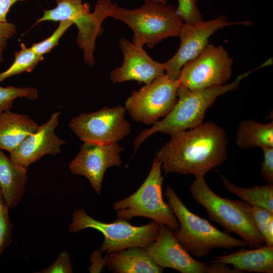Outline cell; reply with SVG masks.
I'll return each mask as SVG.
<instances>
[{
	"label": "cell",
	"instance_id": "7a4b0ae2",
	"mask_svg": "<svg viewBox=\"0 0 273 273\" xmlns=\"http://www.w3.org/2000/svg\"><path fill=\"white\" fill-rule=\"evenodd\" d=\"M253 71L239 75L230 83L196 90L179 86L177 99L170 111L161 120L140 132L133 141L136 151L141 145L152 134L160 132L168 134L188 130L202 124L208 108L217 98L236 90L244 78Z\"/></svg>",
	"mask_w": 273,
	"mask_h": 273
},
{
	"label": "cell",
	"instance_id": "f546056e",
	"mask_svg": "<svg viewBox=\"0 0 273 273\" xmlns=\"http://www.w3.org/2000/svg\"><path fill=\"white\" fill-rule=\"evenodd\" d=\"M263 159L261 165L260 174L268 184L273 185V147L261 149Z\"/></svg>",
	"mask_w": 273,
	"mask_h": 273
},
{
	"label": "cell",
	"instance_id": "d4e9b609",
	"mask_svg": "<svg viewBox=\"0 0 273 273\" xmlns=\"http://www.w3.org/2000/svg\"><path fill=\"white\" fill-rule=\"evenodd\" d=\"M54 32L45 39L34 43L31 49L36 54L43 56L50 52L54 48L59 45V42L67 30L73 23L70 20L61 21Z\"/></svg>",
	"mask_w": 273,
	"mask_h": 273
},
{
	"label": "cell",
	"instance_id": "ac0fdd59",
	"mask_svg": "<svg viewBox=\"0 0 273 273\" xmlns=\"http://www.w3.org/2000/svg\"><path fill=\"white\" fill-rule=\"evenodd\" d=\"M109 269L116 273H160L163 268L151 258L145 247H131L107 254Z\"/></svg>",
	"mask_w": 273,
	"mask_h": 273
},
{
	"label": "cell",
	"instance_id": "44dd1931",
	"mask_svg": "<svg viewBox=\"0 0 273 273\" xmlns=\"http://www.w3.org/2000/svg\"><path fill=\"white\" fill-rule=\"evenodd\" d=\"M236 144L241 149L273 147V121L262 123L251 119L242 120L238 124Z\"/></svg>",
	"mask_w": 273,
	"mask_h": 273
},
{
	"label": "cell",
	"instance_id": "8992f818",
	"mask_svg": "<svg viewBox=\"0 0 273 273\" xmlns=\"http://www.w3.org/2000/svg\"><path fill=\"white\" fill-rule=\"evenodd\" d=\"M194 199L204 207L210 219L235 233L252 248L265 244L242 201L221 197L208 186L204 176L195 177L190 187Z\"/></svg>",
	"mask_w": 273,
	"mask_h": 273
},
{
	"label": "cell",
	"instance_id": "2e32d148",
	"mask_svg": "<svg viewBox=\"0 0 273 273\" xmlns=\"http://www.w3.org/2000/svg\"><path fill=\"white\" fill-rule=\"evenodd\" d=\"M119 45L123 62L121 66L111 71L110 78L113 83L134 80L147 84L165 74L164 63L153 59L143 47L125 38L120 39Z\"/></svg>",
	"mask_w": 273,
	"mask_h": 273
},
{
	"label": "cell",
	"instance_id": "4fadbf2b",
	"mask_svg": "<svg viewBox=\"0 0 273 273\" xmlns=\"http://www.w3.org/2000/svg\"><path fill=\"white\" fill-rule=\"evenodd\" d=\"M151 258L162 268H171L181 273H221V263L208 264L196 259L177 241L172 231L160 225L155 241L145 247Z\"/></svg>",
	"mask_w": 273,
	"mask_h": 273
},
{
	"label": "cell",
	"instance_id": "7c38bea8",
	"mask_svg": "<svg viewBox=\"0 0 273 273\" xmlns=\"http://www.w3.org/2000/svg\"><path fill=\"white\" fill-rule=\"evenodd\" d=\"M249 21L230 22L224 15L197 23L184 22L178 37L180 44L175 54L164 63L169 78L178 79L183 66L197 57L208 44L209 37L217 30L231 25H248Z\"/></svg>",
	"mask_w": 273,
	"mask_h": 273
},
{
	"label": "cell",
	"instance_id": "8fae6325",
	"mask_svg": "<svg viewBox=\"0 0 273 273\" xmlns=\"http://www.w3.org/2000/svg\"><path fill=\"white\" fill-rule=\"evenodd\" d=\"M233 60L222 46L208 44L195 58L182 67L180 86L196 90L226 84L232 73Z\"/></svg>",
	"mask_w": 273,
	"mask_h": 273
},
{
	"label": "cell",
	"instance_id": "cb8c5ba5",
	"mask_svg": "<svg viewBox=\"0 0 273 273\" xmlns=\"http://www.w3.org/2000/svg\"><path fill=\"white\" fill-rule=\"evenodd\" d=\"M18 98L35 100L39 98L38 90L35 88L29 86H0V114L10 110L13 107L14 100Z\"/></svg>",
	"mask_w": 273,
	"mask_h": 273
},
{
	"label": "cell",
	"instance_id": "f1b7e54d",
	"mask_svg": "<svg viewBox=\"0 0 273 273\" xmlns=\"http://www.w3.org/2000/svg\"><path fill=\"white\" fill-rule=\"evenodd\" d=\"M38 273H72L73 269L70 256L67 251L63 250L58 255L55 261Z\"/></svg>",
	"mask_w": 273,
	"mask_h": 273
},
{
	"label": "cell",
	"instance_id": "277c9868",
	"mask_svg": "<svg viewBox=\"0 0 273 273\" xmlns=\"http://www.w3.org/2000/svg\"><path fill=\"white\" fill-rule=\"evenodd\" d=\"M145 2L134 9L117 5L111 16L131 29L134 33L132 42L153 48L166 38L178 36L184 21L176 8L153 1Z\"/></svg>",
	"mask_w": 273,
	"mask_h": 273
},
{
	"label": "cell",
	"instance_id": "6da1fadb",
	"mask_svg": "<svg viewBox=\"0 0 273 273\" xmlns=\"http://www.w3.org/2000/svg\"><path fill=\"white\" fill-rule=\"evenodd\" d=\"M228 139L224 128L212 122L170 135L156 153L165 174L205 176L227 158Z\"/></svg>",
	"mask_w": 273,
	"mask_h": 273
},
{
	"label": "cell",
	"instance_id": "9c48e42d",
	"mask_svg": "<svg viewBox=\"0 0 273 273\" xmlns=\"http://www.w3.org/2000/svg\"><path fill=\"white\" fill-rule=\"evenodd\" d=\"M179 86L178 79L164 74L133 91L125 102L126 111L134 121L153 125L173 108Z\"/></svg>",
	"mask_w": 273,
	"mask_h": 273
},
{
	"label": "cell",
	"instance_id": "484cf974",
	"mask_svg": "<svg viewBox=\"0 0 273 273\" xmlns=\"http://www.w3.org/2000/svg\"><path fill=\"white\" fill-rule=\"evenodd\" d=\"M9 210L0 194V257L5 249L11 244L13 240V225Z\"/></svg>",
	"mask_w": 273,
	"mask_h": 273
},
{
	"label": "cell",
	"instance_id": "30bf717a",
	"mask_svg": "<svg viewBox=\"0 0 273 273\" xmlns=\"http://www.w3.org/2000/svg\"><path fill=\"white\" fill-rule=\"evenodd\" d=\"M125 113V107L121 105L105 107L96 111L80 114L70 121L69 126L83 143H117L131 131Z\"/></svg>",
	"mask_w": 273,
	"mask_h": 273
},
{
	"label": "cell",
	"instance_id": "3957f363",
	"mask_svg": "<svg viewBox=\"0 0 273 273\" xmlns=\"http://www.w3.org/2000/svg\"><path fill=\"white\" fill-rule=\"evenodd\" d=\"M165 195L178 223L179 228L172 231L180 245L193 257L207 256L215 248L232 249L245 247L247 244L242 239L222 232L208 221L191 211L170 186Z\"/></svg>",
	"mask_w": 273,
	"mask_h": 273
},
{
	"label": "cell",
	"instance_id": "603a6c76",
	"mask_svg": "<svg viewBox=\"0 0 273 273\" xmlns=\"http://www.w3.org/2000/svg\"><path fill=\"white\" fill-rule=\"evenodd\" d=\"M20 47V50L15 54L14 61L12 65L0 73V83L12 76L24 72H31L43 60V56L36 54L24 43H21Z\"/></svg>",
	"mask_w": 273,
	"mask_h": 273
},
{
	"label": "cell",
	"instance_id": "e575fe53",
	"mask_svg": "<svg viewBox=\"0 0 273 273\" xmlns=\"http://www.w3.org/2000/svg\"><path fill=\"white\" fill-rule=\"evenodd\" d=\"M145 1H153L154 2L160 3L163 4H167V0H144Z\"/></svg>",
	"mask_w": 273,
	"mask_h": 273
},
{
	"label": "cell",
	"instance_id": "e0dca14e",
	"mask_svg": "<svg viewBox=\"0 0 273 273\" xmlns=\"http://www.w3.org/2000/svg\"><path fill=\"white\" fill-rule=\"evenodd\" d=\"M210 262L232 265L239 273L243 271L272 273L273 246L265 244L251 250L241 247L233 253L213 258Z\"/></svg>",
	"mask_w": 273,
	"mask_h": 273
},
{
	"label": "cell",
	"instance_id": "5b68a950",
	"mask_svg": "<svg viewBox=\"0 0 273 273\" xmlns=\"http://www.w3.org/2000/svg\"><path fill=\"white\" fill-rule=\"evenodd\" d=\"M55 8L44 10L35 24L51 21L60 22L70 20L78 30L76 42L83 50L84 63L93 66L96 63L94 57L97 37L102 32L101 25L104 20L111 17L117 5L111 0H98L94 11H90L89 3L82 0H56Z\"/></svg>",
	"mask_w": 273,
	"mask_h": 273
},
{
	"label": "cell",
	"instance_id": "7402d4cb",
	"mask_svg": "<svg viewBox=\"0 0 273 273\" xmlns=\"http://www.w3.org/2000/svg\"><path fill=\"white\" fill-rule=\"evenodd\" d=\"M219 174L223 187L230 193L251 205L261 207L273 212V185L242 188L232 184L222 174Z\"/></svg>",
	"mask_w": 273,
	"mask_h": 273
},
{
	"label": "cell",
	"instance_id": "d6a6232c",
	"mask_svg": "<svg viewBox=\"0 0 273 273\" xmlns=\"http://www.w3.org/2000/svg\"><path fill=\"white\" fill-rule=\"evenodd\" d=\"M27 0H0V22H7V16L11 8L18 2Z\"/></svg>",
	"mask_w": 273,
	"mask_h": 273
},
{
	"label": "cell",
	"instance_id": "836d02e7",
	"mask_svg": "<svg viewBox=\"0 0 273 273\" xmlns=\"http://www.w3.org/2000/svg\"><path fill=\"white\" fill-rule=\"evenodd\" d=\"M264 239L266 245L273 246V216L268 221Z\"/></svg>",
	"mask_w": 273,
	"mask_h": 273
},
{
	"label": "cell",
	"instance_id": "4dcf8cb0",
	"mask_svg": "<svg viewBox=\"0 0 273 273\" xmlns=\"http://www.w3.org/2000/svg\"><path fill=\"white\" fill-rule=\"evenodd\" d=\"M17 32L15 25L12 23L0 22V63L3 61V52L8 40Z\"/></svg>",
	"mask_w": 273,
	"mask_h": 273
},
{
	"label": "cell",
	"instance_id": "4316f807",
	"mask_svg": "<svg viewBox=\"0 0 273 273\" xmlns=\"http://www.w3.org/2000/svg\"><path fill=\"white\" fill-rule=\"evenodd\" d=\"M242 201L255 227L264 238L267 223L270 218L273 216V212L264 208L251 205L244 201Z\"/></svg>",
	"mask_w": 273,
	"mask_h": 273
},
{
	"label": "cell",
	"instance_id": "ffe728a7",
	"mask_svg": "<svg viewBox=\"0 0 273 273\" xmlns=\"http://www.w3.org/2000/svg\"><path fill=\"white\" fill-rule=\"evenodd\" d=\"M38 124L28 115L10 110L0 114V149L10 153L38 129Z\"/></svg>",
	"mask_w": 273,
	"mask_h": 273
},
{
	"label": "cell",
	"instance_id": "52a82bcc",
	"mask_svg": "<svg viewBox=\"0 0 273 273\" xmlns=\"http://www.w3.org/2000/svg\"><path fill=\"white\" fill-rule=\"evenodd\" d=\"M161 170V163L155 157L150 172L141 187L128 197L114 203L113 209L118 218L130 220L135 217H145L172 231L179 228L175 215L163 198L164 177Z\"/></svg>",
	"mask_w": 273,
	"mask_h": 273
},
{
	"label": "cell",
	"instance_id": "5bb4252c",
	"mask_svg": "<svg viewBox=\"0 0 273 273\" xmlns=\"http://www.w3.org/2000/svg\"><path fill=\"white\" fill-rule=\"evenodd\" d=\"M124 148L118 143H83L76 157L68 164L71 172L85 177L95 192L100 195L107 169L121 165L120 153Z\"/></svg>",
	"mask_w": 273,
	"mask_h": 273
},
{
	"label": "cell",
	"instance_id": "83f0119b",
	"mask_svg": "<svg viewBox=\"0 0 273 273\" xmlns=\"http://www.w3.org/2000/svg\"><path fill=\"white\" fill-rule=\"evenodd\" d=\"M176 10L184 22L197 23L202 21V16L197 6V0H178Z\"/></svg>",
	"mask_w": 273,
	"mask_h": 273
},
{
	"label": "cell",
	"instance_id": "d6986e66",
	"mask_svg": "<svg viewBox=\"0 0 273 273\" xmlns=\"http://www.w3.org/2000/svg\"><path fill=\"white\" fill-rule=\"evenodd\" d=\"M27 180V169L14 163L0 149V194L9 209L21 201Z\"/></svg>",
	"mask_w": 273,
	"mask_h": 273
},
{
	"label": "cell",
	"instance_id": "ba28073f",
	"mask_svg": "<svg viewBox=\"0 0 273 273\" xmlns=\"http://www.w3.org/2000/svg\"><path fill=\"white\" fill-rule=\"evenodd\" d=\"M72 218L69 232L77 233L88 228L98 231L104 237L99 250L107 254L128 248L146 247L155 240L160 228L153 220L141 226L132 225L128 220L119 218L111 222H102L90 216L82 209L74 210Z\"/></svg>",
	"mask_w": 273,
	"mask_h": 273
},
{
	"label": "cell",
	"instance_id": "9a60e30c",
	"mask_svg": "<svg viewBox=\"0 0 273 273\" xmlns=\"http://www.w3.org/2000/svg\"><path fill=\"white\" fill-rule=\"evenodd\" d=\"M60 112H54L48 121L39 125L37 130L28 136L9 158L16 164L27 169L29 166L46 155L56 156L66 142L59 138L55 129L59 124Z\"/></svg>",
	"mask_w": 273,
	"mask_h": 273
},
{
	"label": "cell",
	"instance_id": "1f68e13d",
	"mask_svg": "<svg viewBox=\"0 0 273 273\" xmlns=\"http://www.w3.org/2000/svg\"><path fill=\"white\" fill-rule=\"evenodd\" d=\"M100 250L94 251L90 256L92 265L89 268L90 272H100L106 265L105 258H103Z\"/></svg>",
	"mask_w": 273,
	"mask_h": 273
}]
</instances>
